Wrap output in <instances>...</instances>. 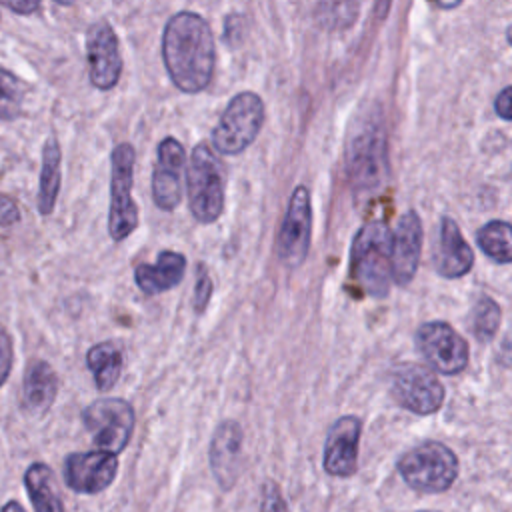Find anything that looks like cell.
Returning <instances> with one entry per match:
<instances>
[{"label": "cell", "instance_id": "obj_2", "mask_svg": "<svg viewBox=\"0 0 512 512\" xmlns=\"http://www.w3.org/2000/svg\"><path fill=\"white\" fill-rule=\"evenodd\" d=\"M392 230L384 220L366 222L350 246V276L372 298H384L392 284Z\"/></svg>", "mask_w": 512, "mask_h": 512}, {"label": "cell", "instance_id": "obj_21", "mask_svg": "<svg viewBox=\"0 0 512 512\" xmlns=\"http://www.w3.org/2000/svg\"><path fill=\"white\" fill-rule=\"evenodd\" d=\"M24 488L34 512H66L56 490L54 472L44 462H32L24 472Z\"/></svg>", "mask_w": 512, "mask_h": 512}, {"label": "cell", "instance_id": "obj_18", "mask_svg": "<svg viewBox=\"0 0 512 512\" xmlns=\"http://www.w3.org/2000/svg\"><path fill=\"white\" fill-rule=\"evenodd\" d=\"M432 260L436 272L444 278L466 276L474 266V250L450 216H442L438 246Z\"/></svg>", "mask_w": 512, "mask_h": 512}, {"label": "cell", "instance_id": "obj_6", "mask_svg": "<svg viewBox=\"0 0 512 512\" xmlns=\"http://www.w3.org/2000/svg\"><path fill=\"white\" fill-rule=\"evenodd\" d=\"M264 122V102L256 92H238L224 108L212 130V144L218 152L234 156L244 152L260 134Z\"/></svg>", "mask_w": 512, "mask_h": 512}, {"label": "cell", "instance_id": "obj_10", "mask_svg": "<svg viewBox=\"0 0 512 512\" xmlns=\"http://www.w3.org/2000/svg\"><path fill=\"white\" fill-rule=\"evenodd\" d=\"M416 346L432 370L454 376L468 366L470 348L464 336L444 320L424 322L416 330Z\"/></svg>", "mask_w": 512, "mask_h": 512}, {"label": "cell", "instance_id": "obj_17", "mask_svg": "<svg viewBox=\"0 0 512 512\" xmlns=\"http://www.w3.org/2000/svg\"><path fill=\"white\" fill-rule=\"evenodd\" d=\"M242 426L236 420H222L210 440V470L222 490H232L238 480L242 456Z\"/></svg>", "mask_w": 512, "mask_h": 512}, {"label": "cell", "instance_id": "obj_3", "mask_svg": "<svg viewBox=\"0 0 512 512\" xmlns=\"http://www.w3.org/2000/svg\"><path fill=\"white\" fill-rule=\"evenodd\" d=\"M388 142L378 116H368L350 136L346 148V174L356 196L378 192L388 180Z\"/></svg>", "mask_w": 512, "mask_h": 512}, {"label": "cell", "instance_id": "obj_9", "mask_svg": "<svg viewBox=\"0 0 512 512\" xmlns=\"http://www.w3.org/2000/svg\"><path fill=\"white\" fill-rule=\"evenodd\" d=\"M390 392L396 404L418 416L438 412L446 398V390L438 376L430 368L412 362L400 364L394 370Z\"/></svg>", "mask_w": 512, "mask_h": 512}, {"label": "cell", "instance_id": "obj_28", "mask_svg": "<svg viewBox=\"0 0 512 512\" xmlns=\"http://www.w3.org/2000/svg\"><path fill=\"white\" fill-rule=\"evenodd\" d=\"M260 512H288V504L282 496V490L274 480H266L262 486Z\"/></svg>", "mask_w": 512, "mask_h": 512}, {"label": "cell", "instance_id": "obj_34", "mask_svg": "<svg viewBox=\"0 0 512 512\" xmlns=\"http://www.w3.org/2000/svg\"><path fill=\"white\" fill-rule=\"evenodd\" d=\"M0 512H26V510L22 508V504H20V502H16V500H8V502L0 508Z\"/></svg>", "mask_w": 512, "mask_h": 512}, {"label": "cell", "instance_id": "obj_27", "mask_svg": "<svg viewBox=\"0 0 512 512\" xmlns=\"http://www.w3.org/2000/svg\"><path fill=\"white\" fill-rule=\"evenodd\" d=\"M212 278H210V272L206 268L204 262H198L196 264V284H194V300H192V306L198 314H202L210 302V296H212Z\"/></svg>", "mask_w": 512, "mask_h": 512}, {"label": "cell", "instance_id": "obj_22", "mask_svg": "<svg viewBox=\"0 0 512 512\" xmlns=\"http://www.w3.org/2000/svg\"><path fill=\"white\" fill-rule=\"evenodd\" d=\"M60 160H62V152H60L58 140L48 138L42 148V168H40V184H38V212L42 216H50L58 200L60 180H62Z\"/></svg>", "mask_w": 512, "mask_h": 512}, {"label": "cell", "instance_id": "obj_31", "mask_svg": "<svg viewBox=\"0 0 512 512\" xmlns=\"http://www.w3.org/2000/svg\"><path fill=\"white\" fill-rule=\"evenodd\" d=\"M0 4L16 14H34L40 10V0H0Z\"/></svg>", "mask_w": 512, "mask_h": 512}, {"label": "cell", "instance_id": "obj_32", "mask_svg": "<svg viewBox=\"0 0 512 512\" xmlns=\"http://www.w3.org/2000/svg\"><path fill=\"white\" fill-rule=\"evenodd\" d=\"M510 100H512V96H510V88L508 86L502 88L500 94L494 100V110H496V114L502 120H510L512 118V114H510Z\"/></svg>", "mask_w": 512, "mask_h": 512}, {"label": "cell", "instance_id": "obj_12", "mask_svg": "<svg viewBox=\"0 0 512 512\" xmlns=\"http://www.w3.org/2000/svg\"><path fill=\"white\" fill-rule=\"evenodd\" d=\"M86 58L90 82L98 90H112L122 74V54L118 36L106 20H98L88 28Z\"/></svg>", "mask_w": 512, "mask_h": 512}, {"label": "cell", "instance_id": "obj_23", "mask_svg": "<svg viewBox=\"0 0 512 512\" xmlns=\"http://www.w3.org/2000/svg\"><path fill=\"white\" fill-rule=\"evenodd\" d=\"M86 366L94 376V384L100 392H108L116 386L122 374V350L114 342H98L86 352Z\"/></svg>", "mask_w": 512, "mask_h": 512}, {"label": "cell", "instance_id": "obj_26", "mask_svg": "<svg viewBox=\"0 0 512 512\" xmlns=\"http://www.w3.org/2000/svg\"><path fill=\"white\" fill-rule=\"evenodd\" d=\"M26 90L16 74L0 68V120H14L22 114Z\"/></svg>", "mask_w": 512, "mask_h": 512}, {"label": "cell", "instance_id": "obj_37", "mask_svg": "<svg viewBox=\"0 0 512 512\" xmlns=\"http://www.w3.org/2000/svg\"><path fill=\"white\" fill-rule=\"evenodd\" d=\"M416 512H438V510H416Z\"/></svg>", "mask_w": 512, "mask_h": 512}, {"label": "cell", "instance_id": "obj_25", "mask_svg": "<svg viewBox=\"0 0 512 512\" xmlns=\"http://www.w3.org/2000/svg\"><path fill=\"white\" fill-rule=\"evenodd\" d=\"M502 310L490 296H480L472 306V332L478 342L488 344L500 328Z\"/></svg>", "mask_w": 512, "mask_h": 512}, {"label": "cell", "instance_id": "obj_14", "mask_svg": "<svg viewBox=\"0 0 512 512\" xmlns=\"http://www.w3.org/2000/svg\"><path fill=\"white\" fill-rule=\"evenodd\" d=\"M184 166V146L172 136L164 138L156 148V164L152 172V198L154 204L164 212L176 210L182 200Z\"/></svg>", "mask_w": 512, "mask_h": 512}, {"label": "cell", "instance_id": "obj_15", "mask_svg": "<svg viewBox=\"0 0 512 512\" xmlns=\"http://www.w3.org/2000/svg\"><path fill=\"white\" fill-rule=\"evenodd\" d=\"M362 436V420L354 414L340 416L328 430L324 442V472L348 478L358 468V448Z\"/></svg>", "mask_w": 512, "mask_h": 512}, {"label": "cell", "instance_id": "obj_4", "mask_svg": "<svg viewBox=\"0 0 512 512\" xmlns=\"http://www.w3.org/2000/svg\"><path fill=\"white\" fill-rule=\"evenodd\" d=\"M396 468L412 490L440 494L456 482L460 462L454 450L444 442L426 440L404 452L398 458Z\"/></svg>", "mask_w": 512, "mask_h": 512}, {"label": "cell", "instance_id": "obj_8", "mask_svg": "<svg viewBox=\"0 0 512 512\" xmlns=\"http://www.w3.org/2000/svg\"><path fill=\"white\" fill-rule=\"evenodd\" d=\"M82 422L100 450L120 454L132 438L136 414L132 404L124 398L104 396L82 410Z\"/></svg>", "mask_w": 512, "mask_h": 512}, {"label": "cell", "instance_id": "obj_33", "mask_svg": "<svg viewBox=\"0 0 512 512\" xmlns=\"http://www.w3.org/2000/svg\"><path fill=\"white\" fill-rule=\"evenodd\" d=\"M434 6H438V8H442V10H452V8H456V6H460L462 4V0H430Z\"/></svg>", "mask_w": 512, "mask_h": 512}, {"label": "cell", "instance_id": "obj_16", "mask_svg": "<svg viewBox=\"0 0 512 512\" xmlns=\"http://www.w3.org/2000/svg\"><path fill=\"white\" fill-rule=\"evenodd\" d=\"M424 242L422 220L414 210L400 216L396 230L392 232V282L408 286L418 270Z\"/></svg>", "mask_w": 512, "mask_h": 512}, {"label": "cell", "instance_id": "obj_13", "mask_svg": "<svg viewBox=\"0 0 512 512\" xmlns=\"http://www.w3.org/2000/svg\"><path fill=\"white\" fill-rule=\"evenodd\" d=\"M118 474V458L106 450L72 452L64 460V482L72 492H104Z\"/></svg>", "mask_w": 512, "mask_h": 512}, {"label": "cell", "instance_id": "obj_29", "mask_svg": "<svg viewBox=\"0 0 512 512\" xmlns=\"http://www.w3.org/2000/svg\"><path fill=\"white\" fill-rule=\"evenodd\" d=\"M12 362H14V346H12V336L8 334L6 328L0 326V388L8 380L12 372Z\"/></svg>", "mask_w": 512, "mask_h": 512}, {"label": "cell", "instance_id": "obj_30", "mask_svg": "<svg viewBox=\"0 0 512 512\" xmlns=\"http://www.w3.org/2000/svg\"><path fill=\"white\" fill-rule=\"evenodd\" d=\"M20 222V208L14 198L0 192V228H8Z\"/></svg>", "mask_w": 512, "mask_h": 512}, {"label": "cell", "instance_id": "obj_20", "mask_svg": "<svg viewBox=\"0 0 512 512\" xmlns=\"http://www.w3.org/2000/svg\"><path fill=\"white\" fill-rule=\"evenodd\" d=\"M184 274H186V256L174 250H162L156 256L154 264L142 262L134 268L136 286L148 296L172 290L182 282Z\"/></svg>", "mask_w": 512, "mask_h": 512}, {"label": "cell", "instance_id": "obj_36", "mask_svg": "<svg viewBox=\"0 0 512 512\" xmlns=\"http://www.w3.org/2000/svg\"><path fill=\"white\" fill-rule=\"evenodd\" d=\"M54 2H58V4H72L74 0H54Z\"/></svg>", "mask_w": 512, "mask_h": 512}, {"label": "cell", "instance_id": "obj_35", "mask_svg": "<svg viewBox=\"0 0 512 512\" xmlns=\"http://www.w3.org/2000/svg\"><path fill=\"white\" fill-rule=\"evenodd\" d=\"M388 6H390V0H376V14H378V18L386 16Z\"/></svg>", "mask_w": 512, "mask_h": 512}, {"label": "cell", "instance_id": "obj_1", "mask_svg": "<svg viewBox=\"0 0 512 512\" xmlns=\"http://www.w3.org/2000/svg\"><path fill=\"white\" fill-rule=\"evenodd\" d=\"M162 58L174 86L186 94L204 90L214 72L216 46L208 22L182 10L174 14L162 34Z\"/></svg>", "mask_w": 512, "mask_h": 512}, {"label": "cell", "instance_id": "obj_19", "mask_svg": "<svg viewBox=\"0 0 512 512\" xmlns=\"http://www.w3.org/2000/svg\"><path fill=\"white\" fill-rule=\"evenodd\" d=\"M58 394V376L50 362L32 360L26 366L22 380L20 406L30 416H44Z\"/></svg>", "mask_w": 512, "mask_h": 512}, {"label": "cell", "instance_id": "obj_11", "mask_svg": "<svg viewBox=\"0 0 512 512\" xmlns=\"http://www.w3.org/2000/svg\"><path fill=\"white\" fill-rule=\"evenodd\" d=\"M310 240H312V202H310V190L306 186H296L280 230H278V258L288 268H298L304 264L310 252Z\"/></svg>", "mask_w": 512, "mask_h": 512}, {"label": "cell", "instance_id": "obj_5", "mask_svg": "<svg viewBox=\"0 0 512 512\" xmlns=\"http://www.w3.org/2000/svg\"><path fill=\"white\" fill-rule=\"evenodd\" d=\"M188 204L200 224H212L224 210V168L208 144H198L188 162Z\"/></svg>", "mask_w": 512, "mask_h": 512}, {"label": "cell", "instance_id": "obj_7", "mask_svg": "<svg viewBox=\"0 0 512 512\" xmlns=\"http://www.w3.org/2000/svg\"><path fill=\"white\" fill-rule=\"evenodd\" d=\"M136 152L122 142L110 154V208L108 234L114 242L128 238L138 228V206L132 198Z\"/></svg>", "mask_w": 512, "mask_h": 512}, {"label": "cell", "instance_id": "obj_24", "mask_svg": "<svg viewBox=\"0 0 512 512\" xmlns=\"http://www.w3.org/2000/svg\"><path fill=\"white\" fill-rule=\"evenodd\" d=\"M480 250L496 264L512 262V228L506 220H490L476 232Z\"/></svg>", "mask_w": 512, "mask_h": 512}]
</instances>
